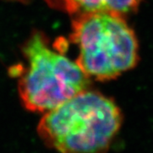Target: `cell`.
<instances>
[{
	"label": "cell",
	"mask_w": 153,
	"mask_h": 153,
	"mask_svg": "<svg viewBox=\"0 0 153 153\" xmlns=\"http://www.w3.org/2000/svg\"><path fill=\"white\" fill-rule=\"evenodd\" d=\"M50 7L66 12L71 15L76 14L75 0H45Z\"/></svg>",
	"instance_id": "5b68a950"
},
{
	"label": "cell",
	"mask_w": 153,
	"mask_h": 153,
	"mask_svg": "<svg viewBox=\"0 0 153 153\" xmlns=\"http://www.w3.org/2000/svg\"><path fill=\"white\" fill-rule=\"evenodd\" d=\"M75 16L71 40L78 48L76 62L87 76L111 80L136 66L138 41L123 16L105 11Z\"/></svg>",
	"instance_id": "7a4b0ae2"
},
{
	"label": "cell",
	"mask_w": 153,
	"mask_h": 153,
	"mask_svg": "<svg viewBox=\"0 0 153 153\" xmlns=\"http://www.w3.org/2000/svg\"><path fill=\"white\" fill-rule=\"evenodd\" d=\"M141 0H75L76 14L105 11L124 16L136 10ZM76 15V14H75Z\"/></svg>",
	"instance_id": "277c9868"
},
{
	"label": "cell",
	"mask_w": 153,
	"mask_h": 153,
	"mask_svg": "<svg viewBox=\"0 0 153 153\" xmlns=\"http://www.w3.org/2000/svg\"><path fill=\"white\" fill-rule=\"evenodd\" d=\"M122 123V112L111 99L85 89L44 113L38 133L58 153H105Z\"/></svg>",
	"instance_id": "6da1fadb"
},
{
	"label": "cell",
	"mask_w": 153,
	"mask_h": 153,
	"mask_svg": "<svg viewBox=\"0 0 153 153\" xmlns=\"http://www.w3.org/2000/svg\"><path fill=\"white\" fill-rule=\"evenodd\" d=\"M22 51L27 66L19 76L18 91L28 111L45 113L88 89L90 77L76 61L51 48L43 33H33Z\"/></svg>",
	"instance_id": "3957f363"
}]
</instances>
